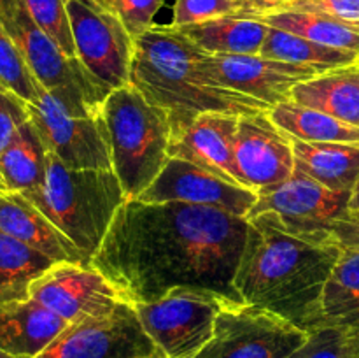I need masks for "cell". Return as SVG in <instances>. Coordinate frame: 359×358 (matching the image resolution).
<instances>
[{"label":"cell","instance_id":"5","mask_svg":"<svg viewBox=\"0 0 359 358\" xmlns=\"http://www.w3.org/2000/svg\"><path fill=\"white\" fill-rule=\"evenodd\" d=\"M98 119L111 151L112 171L128 200L137 199L170 158L172 126L167 111L151 104L130 83L107 95Z\"/></svg>","mask_w":359,"mask_h":358},{"label":"cell","instance_id":"11","mask_svg":"<svg viewBox=\"0 0 359 358\" xmlns=\"http://www.w3.org/2000/svg\"><path fill=\"white\" fill-rule=\"evenodd\" d=\"M35 358H167L147 336L132 302L104 316L70 323Z\"/></svg>","mask_w":359,"mask_h":358},{"label":"cell","instance_id":"8","mask_svg":"<svg viewBox=\"0 0 359 358\" xmlns=\"http://www.w3.org/2000/svg\"><path fill=\"white\" fill-rule=\"evenodd\" d=\"M307 337L283 316L230 300L217 314L212 339L193 358H286Z\"/></svg>","mask_w":359,"mask_h":358},{"label":"cell","instance_id":"27","mask_svg":"<svg viewBox=\"0 0 359 358\" xmlns=\"http://www.w3.org/2000/svg\"><path fill=\"white\" fill-rule=\"evenodd\" d=\"M256 20L279 30L314 41L330 48L353 51L359 55V25L339 18L318 13H302V11H279L259 16Z\"/></svg>","mask_w":359,"mask_h":358},{"label":"cell","instance_id":"33","mask_svg":"<svg viewBox=\"0 0 359 358\" xmlns=\"http://www.w3.org/2000/svg\"><path fill=\"white\" fill-rule=\"evenodd\" d=\"M97 2L111 11L137 41L153 27L154 16L163 7L165 0H97Z\"/></svg>","mask_w":359,"mask_h":358},{"label":"cell","instance_id":"12","mask_svg":"<svg viewBox=\"0 0 359 358\" xmlns=\"http://www.w3.org/2000/svg\"><path fill=\"white\" fill-rule=\"evenodd\" d=\"M30 121L41 135L46 150L70 168H112L111 151L95 116H74L42 88L35 104H28Z\"/></svg>","mask_w":359,"mask_h":358},{"label":"cell","instance_id":"32","mask_svg":"<svg viewBox=\"0 0 359 358\" xmlns=\"http://www.w3.org/2000/svg\"><path fill=\"white\" fill-rule=\"evenodd\" d=\"M242 0H175L172 27L203 23L224 16H242Z\"/></svg>","mask_w":359,"mask_h":358},{"label":"cell","instance_id":"22","mask_svg":"<svg viewBox=\"0 0 359 358\" xmlns=\"http://www.w3.org/2000/svg\"><path fill=\"white\" fill-rule=\"evenodd\" d=\"M179 30L207 55H259L269 25L256 18L224 16L179 27Z\"/></svg>","mask_w":359,"mask_h":358},{"label":"cell","instance_id":"29","mask_svg":"<svg viewBox=\"0 0 359 358\" xmlns=\"http://www.w3.org/2000/svg\"><path fill=\"white\" fill-rule=\"evenodd\" d=\"M0 86L13 91L27 104H35L42 91V84L28 67L18 46L0 25Z\"/></svg>","mask_w":359,"mask_h":358},{"label":"cell","instance_id":"17","mask_svg":"<svg viewBox=\"0 0 359 358\" xmlns=\"http://www.w3.org/2000/svg\"><path fill=\"white\" fill-rule=\"evenodd\" d=\"M238 116L226 112H203L184 128L170 135L168 157L191 161L212 174L242 186L233 161V144Z\"/></svg>","mask_w":359,"mask_h":358},{"label":"cell","instance_id":"1","mask_svg":"<svg viewBox=\"0 0 359 358\" xmlns=\"http://www.w3.org/2000/svg\"><path fill=\"white\" fill-rule=\"evenodd\" d=\"M248 230V218L217 207L130 199L90 265L132 304L158 300L177 286L242 302L233 281Z\"/></svg>","mask_w":359,"mask_h":358},{"label":"cell","instance_id":"36","mask_svg":"<svg viewBox=\"0 0 359 358\" xmlns=\"http://www.w3.org/2000/svg\"><path fill=\"white\" fill-rule=\"evenodd\" d=\"M333 239L340 248L359 249V207L349 209L346 216L333 228Z\"/></svg>","mask_w":359,"mask_h":358},{"label":"cell","instance_id":"7","mask_svg":"<svg viewBox=\"0 0 359 358\" xmlns=\"http://www.w3.org/2000/svg\"><path fill=\"white\" fill-rule=\"evenodd\" d=\"M230 300L207 288L177 286L158 300L133 307L165 357L193 358L212 339L217 314Z\"/></svg>","mask_w":359,"mask_h":358},{"label":"cell","instance_id":"26","mask_svg":"<svg viewBox=\"0 0 359 358\" xmlns=\"http://www.w3.org/2000/svg\"><path fill=\"white\" fill-rule=\"evenodd\" d=\"M56 262L0 230V304L28 300L30 286Z\"/></svg>","mask_w":359,"mask_h":358},{"label":"cell","instance_id":"10","mask_svg":"<svg viewBox=\"0 0 359 358\" xmlns=\"http://www.w3.org/2000/svg\"><path fill=\"white\" fill-rule=\"evenodd\" d=\"M351 197V192H332L294 171L284 183L259 190L248 220L276 213L290 234L311 242H332L333 228L349 211Z\"/></svg>","mask_w":359,"mask_h":358},{"label":"cell","instance_id":"4","mask_svg":"<svg viewBox=\"0 0 359 358\" xmlns=\"http://www.w3.org/2000/svg\"><path fill=\"white\" fill-rule=\"evenodd\" d=\"M91 263L119 207L128 200L112 168H70L48 151L39 188L23 193Z\"/></svg>","mask_w":359,"mask_h":358},{"label":"cell","instance_id":"39","mask_svg":"<svg viewBox=\"0 0 359 358\" xmlns=\"http://www.w3.org/2000/svg\"><path fill=\"white\" fill-rule=\"evenodd\" d=\"M0 358H27V357H16V354H11L7 351L0 350Z\"/></svg>","mask_w":359,"mask_h":358},{"label":"cell","instance_id":"24","mask_svg":"<svg viewBox=\"0 0 359 358\" xmlns=\"http://www.w3.org/2000/svg\"><path fill=\"white\" fill-rule=\"evenodd\" d=\"M269 116L280 130L305 142H359L358 126L344 123L326 112L305 107L293 100L269 109Z\"/></svg>","mask_w":359,"mask_h":358},{"label":"cell","instance_id":"16","mask_svg":"<svg viewBox=\"0 0 359 358\" xmlns=\"http://www.w3.org/2000/svg\"><path fill=\"white\" fill-rule=\"evenodd\" d=\"M205 69L230 90L241 91L266 105L291 100L297 84L316 77L312 67L294 65L262 55H203Z\"/></svg>","mask_w":359,"mask_h":358},{"label":"cell","instance_id":"37","mask_svg":"<svg viewBox=\"0 0 359 358\" xmlns=\"http://www.w3.org/2000/svg\"><path fill=\"white\" fill-rule=\"evenodd\" d=\"M291 0H242L244 4V18H259L265 14L283 11Z\"/></svg>","mask_w":359,"mask_h":358},{"label":"cell","instance_id":"15","mask_svg":"<svg viewBox=\"0 0 359 358\" xmlns=\"http://www.w3.org/2000/svg\"><path fill=\"white\" fill-rule=\"evenodd\" d=\"M233 161L245 188L259 192L279 185L294 172L293 137L270 119L269 111L238 116Z\"/></svg>","mask_w":359,"mask_h":358},{"label":"cell","instance_id":"6","mask_svg":"<svg viewBox=\"0 0 359 358\" xmlns=\"http://www.w3.org/2000/svg\"><path fill=\"white\" fill-rule=\"evenodd\" d=\"M0 25L27 60L39 83L70 114L95 116L111 91L77 58H69L39 27L25 0H0Z\"/></svg>","mask_w":359,"mask_h":358},{"label":"cell","instance_id":"18","mask_svg":"<svg viewBox=\"0 0 359 358\" xmlns=\"http://www.w3.org/2000/svg\"><path fill=\"white\" fill-rule=\"evenodd\" d=\"M0 230L37 249L56 263L90 265L77 246L21 193L0 192Z\"/></svg>","mask_w":359,"mask_h":358},{"label":"cell","instance_id":"13","mask_svg":"<svg viewBox=\"0 0 359 358\" xmlns=\"http://www.w3.org/2000/svg\"><path fill=\"white\" fill-rule=\"evenodd\" d=\"M30 298L69 323L114 311L125 297L95 267L58 262L32 283ZM128 302V300H126Z\"/></svg>","mask_w":359,"mask_h":358},{"label":"cell","instance_id":"40","mask_svg":"<svg viewBox=\"0 0 359 358\" xmlns=\"http://www.w3.org/2000/svg\"><path fill=\"white\" fill-rule=\"evenodd\" d=\"M358 358H359V354H358Z\"/></svg>","mask_w":359,"mask_h":358},{"label":"cell","instance_id":"28","mask_svg":"<svg viewBox=\"0 0 359 358\" xmlns=\"http://www.w3.org/2000/svg\"><path fill=\"white\" fill-rule=\"evenodd\" d=\"M259 55L265 58L294 63V65L312 67L318 72L359 63L358 53L318 44V42L309 41L300 35L273 27H269V34H266Z\"/></svg>","mask_w":359,"mask_h":358},{"label":"cell","instance_id":"2","mask_svg":"<svg viewBox=\"0 0 359 358\" xmlns=\"http://www.w3.org/2000/svg\"><path fill=\"white\" fill-rule=\"evenodd\" d=\"M340 253L337 241H305L290 234L276 213H262L249 220L235 290L245 304L311 333L323 329V291Z\"/></svg>","mask_w":359,"mask_h":358},{"label":"cell","instance_id":"21","mask_svg":"<svg viewBox=\"0 0 359 358\" xmlns=\"http://www.w3.org/2000/svg\"><path fill=\"white\" fill-rule=\"evenodd\" d=\"M294 171L332 192H351L359 181V142H305L293 139Z\"/></svg>","mask_w":359,"mask_h":358},{"label":"cell","instance_id":"31","mask_svg":"<svg viewBox=\"0 0 359 358\" xmlns=\"http://www.w3.org/2000/svg\"><path fill=\"white\" fill-rule=\"evenodd\" d=\"M25 4L39 27L56 42L63 55L69 58H77L69 13H67V0H25Z\"/></svg>","mask_w":359,"mask_h":358},{"label":"cell","instance_id":"35","mask_svg":"<svg viewBox=\"0 0 359 358\" xmlns=\"http://www.w3.org/2000/svg\"><path fill=\"white\" fill-rule=\"evenodd\" d=\"M283 11L326 14L359 25V0H291Z\"/></svg>","mask_w":359,"mask_h":358},{"label":"cell","instance_id":"38","mask_svg":"<svg viewBox=\"0 0 359 358\" xmlns=\"http://www.w3.org/2000/svg\"><path fill=\"white\" fill-rule=\"evenodd\" d=\"M358 207H359V181H358V185L354 186V190H353V197H351L349 209H358Z\"/></svg>","mask_w":359,"mask_h":358},{"label":"cell","instance_id":"20","mask_svg":"<svg viewBox=\"0 0 359 358\" xmlns=\"http://www.w3.org/2000/svg\"><path fill=\"white\" fill-rule=\"evenodd\" d=\"M291 100L359 128V63L326 70L297 84Z\"/></svg>","mask_w":359,"mask_h":358},{"label":"cell","instance_id":"23","mask_svg":"<svg viewBox=\"0 0 359 358\" xmlns=\"http://www.w3.org/2000/svg\"><path fill=\"white\" fill-rule=\"evenodd\" d=\"M46 158L41 135L34 123L27 121L0 154V192L23 195L39 188L46 175Z\"/></svg>","mask_w":359,"mask_h":358},{"label":"cell","instance_id":"9","mask_svg":"<svg viewBox=\"0 0 359 358\" xmlns=\"http://www.w3.org/2000/svg\"><path fill=\"white\" fill-rule=\"evenodd\" d=\"M76 56L109 91L132 83L135 39L97 0H67Z\"/></svg>","mask_w":359,"mask_h":358},{"label":"cell","instance_id":"14","mask_svg":"<svg viewBox=\"0 0 359 358\" xmlns=\"http://www.w3.org/2000/svg\"><path fill=\"white\" fill-rule=\"evenodd\" d=\"M137 200L146 204H196L248 218L258 202V192L226 181L191 161L168 158L160 175L151 183L146 192L137 197Z\"/></svg>","mask_w":359,"mask_h":358},{"label":"cell","instance_id":"3","mask_svg":"<svg viewBox=\"0 0 359 358\" xmlns=\"http://www.w3.org/2000/svg\"><path fill=\"white\" fill-rule=\"evenodd\" d=\"M205 51L172 25H153L135 41L132 84L167 111L172 132L184 128L203 112L245 116L270 105L223 86L203 65Z\"/></svg>","mask_w":359,"mask_h":358},{"label":"cell","instance_id":"34","mask_svg":"<svg viewBox=\"0 0 359 358\" xmlns=\"http://www.w3.org/2000/svg\"><path fill=\"white\" fill-rule=\"evenodd\" d=\"M27 121H30L27 102L0 86V154L13 142L16 133Z\"/></svg>","mask_w":359,"mask_h":358},{"label":"cell","instance_id":"19","mask_svg":"<svg viewBox=\"0 0 359 358\" xmlns=\"http://www.w3.org/2000/svg\"><path fill=\"white\" fill-rule=\"evenodd\" d=\"M70 323L34 298L0 304V350L35 358Z\"/></svg>","mask_w":359,"mask_h":358},{"label":"cell","instance_id":"30","mask_svg":"<svg viewBox=\"0 0 359 358\" xmlns=\"http://www.w3.org/2000/svg\"><path fill=\"white\" fill-rule=\"evenodd\" d=\"M359 330L323 326L309 333L307 340L286 358H358Z\"/></svg>","mask_w":359,"mask_h":358},{"label":"cell","instance_id":"25","mask_svg":"<svg viewBox=\"0 0 359 358\" xmlns=\"http://www.w3.org/2000/svg\"><path fill=\"white\" fill-rule=\"evenodd\" d=\"M323 326L359 330V249L342 248L323 291Z\"/></svg>","mask_w":359,"mask_h":358}]
</instances>
